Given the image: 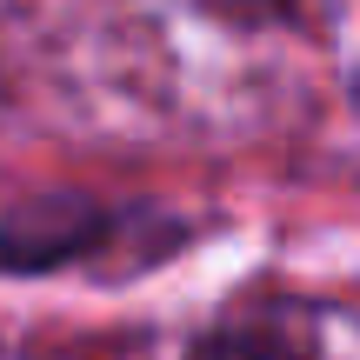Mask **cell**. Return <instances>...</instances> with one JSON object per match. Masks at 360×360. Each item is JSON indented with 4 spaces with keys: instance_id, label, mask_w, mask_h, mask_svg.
<instances>
[{
    "instance_id": "6da1fadb",
    "label": "cell",
    "mask_w": 360,
    "mask_h": 360,
    "mask_svg": "<svg viewBox=\"0 0 360 360\" xmlns=\"http://www.w3.org/2000/svg\"><path fill=\"white\" fill-rule=\"evenodd\" d=\"M193 360H314V354L300 334H287L274 321H240V327H214L193 347Z\"/></svg>"
},
{
    "instance_id": "7a4b0ae2",
    "label": "cell",
    "mask_w": 360,
    "mask_h": 360,
    "mask_svg": "<svg viewBox=\"0 0 360 360\" xmlns=\"http://www.w3.org/2000/svg\"><path fill=\"white\" fill-rule=\"evenodd\" d=\"M200 7L227 13V20H274V13H281L287 0H200Z\"/></svg>"
}]
</instances>
